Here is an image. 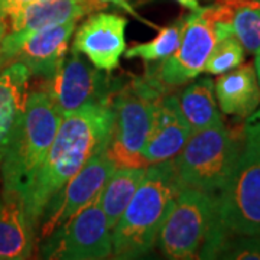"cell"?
Listing matches in <instances>:
<instances>
[{"instance_id":"cell-1","label":"cell","mask_w":260,"mask_h":260,"mask_svg":"<svg viewBox=\"0 0 260 260\" xmlns=\"http://www.w3.org/2000/svg\"><path fill=\"white\" fill-rule=\"evenodd\" d=\"M112 106L87 104L62 116L55 139L22 200L23 210L38 229L48 201L100 150L107 149L113 130Z\"/></svg>"},{"instance_id":"cell-2","label":"cell","mask_w":260,"mask_h":260,"mask_svg":"<svg viewBox=\"0 0 260 260\" xmlns=\"http://www.w3.org/2000/svg\"><path fill=\"white\" fill-rule=\"evenodd\" d=\"M181 189L174 160L146 168L139 188L112 230L114 259H139L153 249L162 224Z\"/></svg>"},{"instance_id":"cell-3","label":"cell","mask_w":260,"mask_h":260,"mask_svg":"<svg viewBox=\"0 0 260 260\" xmlns=\"http://www.w3.org/2000/svg\"><path fill=\"white\" fill-rule=\"evenodd\" d=\"M61 120L62 116L44 90L29 94L23 114L0 159L3 194L22 204L47 158Z\"/></svg>"},{"instance_id":"cell-4","label":"cell","mask_w":260,"mask_h":260,"mask_svg":"<svg viewBox=\"0 0 260 260\" xmlns=\"http://www.w3.org/2000/svg\"><path fill=\"white\" fill-rule=\"evenodd\" d=\"M169 93L158 80L146 71L123 83L112 99L114 114L107 152L119 167L146 168L143 149L152 129L155 104Z\"/></svg>"},{"instance_id":"cell-5","label":"cell","mask_w":260,"mask_h":260,"mask_svg":"<svg viewBox=\"0 0 260 260\" xmlns=\"http://www.w3.org/2000/svg\"><path fill=\"white\" fill-rule=\"evenodd\" d=\"M240 139L224 123L194 132L174 160L181 188H195L218 194L242 152Z\"/></svg>"},{"instance_id":"cell-6","label":"cell","mask_w":260,"mask_h":260,"mask_svg":"<svg viewBox=\"0 0 260 260\" xmlns=\"http://www.w3.org/2000/svg\"><path fill=\"white\" fill-rule=\"evenodd\" d=\"M215 223L224 233L260 237V143L244 139L232 174L217 194Z\"/></svg>"},{"instance_id":"cell-7","label":"cell","mask_w":260,"mask_h":260,"mask_svg":"<svg viewBox=\"0 0 260 260\" xmlns=\"http://www.w3.org/2000/svg\"><path fill=\"white\" fill-rule=\"evenodd\" d=\"M217 215V195L182 188L158 236L162 254L172 260L198 259Z\"/></svg>"},{"instance_id":"cell-8","label":"cell","mask_w":260,"mask_h":260,"mask_svg":"<svg viewBox=\"0 0 260 260\" xmlns=\"http://www.w3.org/2000/svg\"><path fill=\"white\" fill-rule=\"evenodd\" d=\"M45 239L39 250L42 259L100 260L112 256V230L99 197Z\"/></svg>"},{"instance_id":"cell-9","label":"cell","mask_w":260,"mask_h":260,"mask_svg":"<svg viewBox=\"0 0 260 260\" xmlns=\"http://www.w3.org/2000/svg\"><path fill=\"white\" fill-rule=\"evenodd\" d=\"M107 74L87 62L73 49L70 55L65 56L55 74L45 80L44 91L49 95L61 116L87 104L112 106L113 95L123 83Z\"/></svg>"},{"instance_id":"cell-10","label":"cell","mask_w":260,"mask_h":260,"mask_svg":"<svg viewBox=\"0 0 260 260\" xmlns=\"http://www.w3.org/2000/svg\"><path fill=\"white\" fill-rule=\"evenodd\" d=\"M215 23L205 8L184 16L181 42L177 51L146 68L168 90L184 85L204 71L205 62L217 44Z\"/></svg>"},{"instance_id":"cell-11","label":"cell","mask_w":260,"mask_h":260,"mask_svg":"<svg viewBox=\"0 0 260 260\" xmlns=\"http://www.w3.org/2000/svg\"><path fill=\"white\" fill-rule=\"evenodd\" d=\"M116 169L117 165L107 149L100 150L88 159L45 205L39 220L41 239H45L56 227L74 217L99 197L104 184Z\"/></svg>"},{"instance_id":"cell-12","label":"cell","mask_w":260,"mask_h":260,"mask_svg":"<svg viewBox=\"0 0 260 260\" xmlns=\"http://www.w3.org/2000/svg\"><path fill=\"white\" fill-rule=\"evenodd\" d=\"M107 5L109 0H37L29 3L6 19V35L0 39V48L13 62L19 45L28 34L70 20L77 22Z\"/></svg>"},{"instance_id":"cell-13","label":"cell","mask_w":260,"mask_h":260,"mask_svg":"<svg viewBox=\"0 0 260 260\" xmlns=\"http://www.w3.org/2000/svg\"><path fill=\"white\" fill-rule=\"evenodd\" d=\"M126 26L127 19L117 13H94L75 30L73 49L87 56L95 68L112 73L127 47Z\"/></svg>"},{"instance_id":"cell-14","label":"cell","mask_w":260,"mask_h":260,"mask_svg":"<svg viewBox=\"0 0 260 260\" xmlns=\"http://www.w3.org/2000/svg\"><path fill=\"white\" fill-rule=\"evenodd\" d=\"M192 133L179 112L177 95L165 94L160 97L155 104L152 129L143 149V159L148 167L172 160Z\"/></svg>"},{"instance_id":"cell-15","label":"cell","mask_w":260,"mask_h":260,"mask_svg":"<svg viewBox=\"0 0 260 260\" xmlns=\"http://www.w3.org/2000/svg\"><path fill=\"white\" fill-rule=\"evenodd\" d=\"M75 20L30 32L19 45L15 61L28 67L30 75L51 78L64 62Z\"/></svg>"},{"instance_id":"cell-16","label":"cell","mask_w":260,"mask_h":260,"mask_svg":"<svg viewBox=\"0 0 260 260\" xmlns=\"http://www.w3.org/2000/svg\"><path fill=\"white\" fill-rule=\"evenodd\" d=\"M221 112L237 117H249L260 106V84L251 64L239 65L224 73L214 84Z\"/></svg>"},{"instance_id":"cell-17","label":"cell","mask_w":260,"mask_h":260,"mask_svg":"<svg viewBox=\"0 0 260 260\" xmlns=\"http://www.w3.org/2000/svg\"><path fill=\"white\" fill-rule=\"evenodd\" d=\"M30 77L28 67L19 61L0 71V159L25 110Z\"/></svg>"},{"instance_id":"cell-18","label":"cell","mask_w":260,"mask_h":260,"mask_svg":"<svg viewBox=\"0 0 260 260\" xmlns=\"http://www.w3.org/2000/svg\"><path fill=\"white\" fill-rule=\"evenodd\" d=\"M35 232L20 201L0 197V260L29 259L34 253Z\"/></svg>"},{"instance_id":"cell-19","label":"cell","mask_w":260,"mask_h":260,"mask_svg":"<svg viewBox=\"0 0 260 260\" xmlns=\"http://www.w3.org/2000/svg\"><path fill=\"white\" fill-rule=\"evenodd\" d=\"M146 168L119 167L103 186L99 194V204L107 218L110 230L120 220L121 214L139 188L146 174Z\"/></svg>"},{"instance_id":"cell-20","label":"cell","mask_w":260,"mask_h":260,"mask_svg":"<svg viewBox=\"0 0 260 260\" xmlns=\"http://www.w3.org/2000/svg\"><path fill=\"white\" fill-rule=\"evenodd\" d=\"M178 106L182 117L192 132L211 127L223 123L214 97L211 78H200L189 84L178 97Z\"/></svg>"},{"instance_id":"cell-21","label":"cell","mask_w":260,"mask_h":260,"mask_svg":"<svg viewBox=\"0 0 260 260\" xmlns=\"http://www.w3.org/2000/svg\"><path fill=\"white\" fill-rule=\"evenodd\" d=\"M198 259L260 260V237L221 233L200 250Z\"/></svg>"},{"instance_id":"cell-22","label":"cell","mask_w":260,"mask_h":260,"mask_svg":"<svg viewBox=\"0 0 260 260\" xmlns=\"http://www.w3.org/2000/svg\"><path fill=\"white\" fill-rule=\"evenodd\" d=\"M234 38L247 52L260 51V0H232Z\"/></svg>"},{"instance_id":"cell-23","label":"cell","mask_w":260,"mask_h":260,"mask_svg":"<svg viewBox=\"0 0 260 260\" xmlns=\"http://www.w3.org/2000/svg\"><path fill=\"white\" fill-rule=\"evenodd\" d=\"M182 26H184V18L178 19L172 25L160 29L158 35L152 41L129 48L124 56L127 59L139 58L146 62H158V61L165 59L168 56L172 55L179 47Z\"/></svg>"},{"instance_id":"cell-24","label":"cell","mask_w":260,"mask_h":260,"mask_svg":"<svg viewBox=\"0 0 260 260\" xmlns=\"http://www.w3.org/2000/svg\"><path fill=\"white\" fill-rule=\"evenodd\" d=\"M244 61V48L234 38V35L225 37L214 45L211 54L205 62L204 71L208 74L221 75L229 73Z\"/></svg>"},{"instance_id":"cell-25","label":"cell","mask_w":260,"mask_h":260,"mask_svg":"<svg viewBox=\"0 0 260 260\" xmlns=\"http://www.w3.org/2000/svg\"><path fill=\"white\" fill-rule=\"evenodd\" d=\"M37 0H0V39L6 35V19Z\"/></svg>"},{"instance_id":"cell-26","label":"cell","mask_w":260,"mask_h":260,"mask_svg":"<svg viewBox=\"0 0 260 260\" xmlns=\"http://www.w3.org/2000/svg\"><path fill=\"white\" fill-rule=\"evenodd\" d=\"M243 138L260 143V109L247 117L246 126L243 129Z\"/></svg>"},{"instance_id":"cell-27","label":"cell","mask_w":260,"mask_h":260,"mask_svg":"<svg viewBox=\"0 0 260 260\" xmlns=\"http://www.w3.org/2000/svg\"><path fill=\"white\" fill-rule=\"evenodd\" d=\"M177 2L181 6H184L185 9H189L191 12H197V10L201 9L198 0H177Z\"/></svg>"},{"instance_id":"cell-28","label":"cell","mask_w":260,"mask_h":260,"mask_svg":"<svg viewBox=\"0 0 260 260\" xmlns=\"http://www.w3.org/2000/svg\"><path fill=\"white\" fill-rule=\"evenodd\" d=\"M254 70H256V74H257V80L260 84V51L256 54V61H254Z\"/></svg>"}]
</instances>
